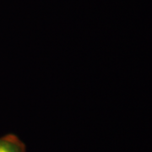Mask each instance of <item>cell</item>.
<instances>
[{
	"mask_svg": "<svg viewBox=\"0 0 152 152\" xmlns=\"http://www.w3.org/2000/svg\"><path fill=\"white\" fill-rule=\"evenodd\" d=\"M0 152H26V145L15 134L0 138Z\"/></svg>",
	"mask_w": 152,
	"mask_h": 152,
	"instance_id": "cell-1",
	"label": "cell"
}]
</instances>
